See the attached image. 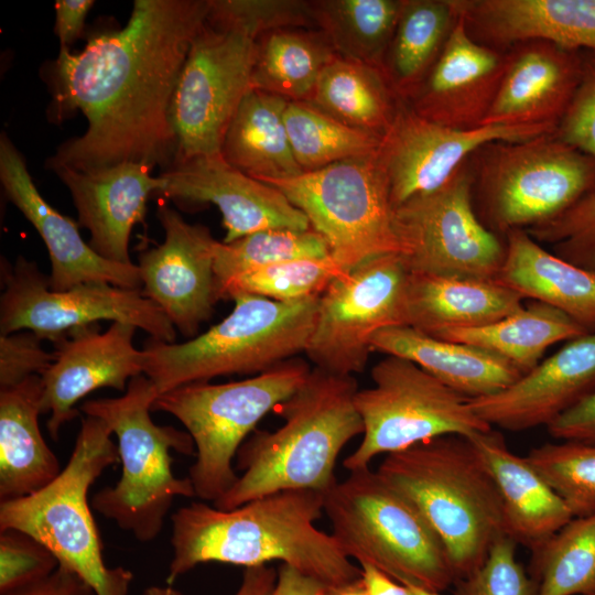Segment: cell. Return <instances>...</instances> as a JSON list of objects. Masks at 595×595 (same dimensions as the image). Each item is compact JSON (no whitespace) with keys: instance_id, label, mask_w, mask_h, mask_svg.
Listing matches in <instances>:
<instances>
[{"instance_id":"cell-1","label":"cell","mask_w":595,"mask_h":595,"mask_svg":"<svg viewBox=\"0 0 595 595\" xmlns=\"http://www.w3.org/2000/svg\"><path fill=\"white\" fill-rule=\"evenodd\" d=\"M209 0H136L118 30L91 34L77 53L60 48L51 66L52 113L87 119L46 165L91 172L125 162L169 169L177 142L171 105Z\"/></svg>"},{"instance_id":"cell-2","label":"cell","mask_w":595,"mask_h":595,"mask_svg":"<svg viewBox=\"0 0 595 595\" xmlns=\"http://www.w3.org/2000/svg\"><path fill=\"white\" fill-rule=\"evenodd\" d=\"M322 513L324 493L312 489L275 491L229 510L191 502L171 516L166 582L209 562L251 567L279 561L324 585L360 577L333 534L315 526Z\"/></svg>"},{"instance_id":"cell-3","label":"cell","mask_w":595,"mask_h":595,"mask_svg":"<svg viewBox=\"0 0 595 595\" xmlns=\"http://www.w3.org/2000/svg\"><path fill=\"white\" fill-rule=\"evenodd\" d=\"M354 376L313 367L304 382L274 409L283 424L255 430L237 452L235 484L214 507L229 510L286 489L326 493L336 483V459L343 447L364 433L355 405Z\"/></svg>"},{"instance_id":"cell-4","label":"cell","mask_w":595,"mask_h":595,"mask_svg":"<svg viewBox=\"0 0 595 595\" xmlns=\"http://www.w3.org/2000/svg\"><path fill=\"white\" fill-rule=\"evenodd\" d=\"M442 541L456 580L475 572L506 534L500 497L468 437L443 435L391 453L376 470Z\"/></svg>"},{"instance_id":"cell-5","label":"cell","mask_w":595,"mask_h":595,"mask_svg":"<svg viewBox=\"0 0 595 595\" xmlns=\"http://www.w3.org/2000/svg\"><path fill=\"white\" fill-rule=\"evenodd\" d=\"M158 396L153 382L140 375L129 381L122 396L80 405L116 435L121 464L119 480L97 491L91 507L140 542L156 539L176 497L195 496L191 479L173 474L171 456V451L195 455V444L186 431L153 422L150 412Z\"/></svg>"},{"instance_id":"cell-6","label":"cell","mask_w":595,"mask_h":595,"mask_svg":"<svg viewBox=\"0 0 595 595\" xmlns=\"http://www.w3.org/2000/svg\"><path fill=\"white\" fill-rule=\"evenodd\" d=\"M111 435L105 421L86 415L58 476L32 495L0 502V531L14 529L35 538L58 566L79 576L96 595H127L133 578L131 571L106 564L88 501L97 478L120 463Z\"/></svg>"},{"instance_id":"cell-7","label":"cell","mask_w":595,"mask_h":595,"mask_svg":"<svg viewBox=\"0 0 595 595\" xmlns=\"http://www.w3.org/2000/svg\"><path fill=\"white\" fill-rule=\"evenodd\" d=\"M232 311L187 342L151 338L144 374L159 394L228 375H258L305 353L318 310V296L280 302L238 294Z\"/></svg>"},{"instance_id":"cell-8","label":"cell","mask_w":595,"mask_h":595,"mask_svg":"<svg viewBox=\"0 0 595 595\" xmlns=\"http://www.w3.org/2000/svg\"><path fill=\"white\" fill-rule=\"evenodd\" d=\"M332 534L349 559L399 583L442 593L456 581L447 552L419 510L369 467L324 494Z\"/></svg>"},{"instance_id":"cell-9","label":"cell","mask_w":595,"mask_h":595,"mask_svg":"<svg viewBox=\"0 0 595 595\" xmlns=\"http://www.w3.org/2000/svg\"><path fill=\"white\" fill-rule=\"evenodd\" d=\"M311 369L295 356L242 380L190 383L155 398L152 410L176 418L193 439L196 458L187 477L196 497L214 502L230 489L238 478L232 461L239 447Z\"/></svg>"},{"instance_id":"cell-10","label":"cell","mask_w":595,"mask_h":595,"mask_svg":"<svg viewBox=\"0 0 595 595\" xmlns=\"http://www.w3.org/2000/svg\"><path fill=\"white\" fill-rule=\"evenodd\" d=\"M470 162L479 218L505 234L547 223L595 191V160L554 133L490 142Z\"/></svg>"},{"instance_id":"cell-11","label":"cell","mask_w":595,"mask_h":595,"mask_svg":"<svg viewBox=\"0 0 595 595\" xmlns=\"http://www.w3.org/2000/svg\"><path fill=\"white\" fill-rule=\"evenodd\" d=\"M261 182L283 193L307 217L344 271L379 256L401 255L389 186L376 154Z\"/></svg>"},{"instance_id":"cell-12","label":"cell","mask_w":595,"mask_h":595,"mask_svg":"<svg viewBox=\"0 0 595 595\" xmlns=\"http://www.w3.org/2000/svg\"><path fill=\"white\" fill-rule=\"evenodd\" d=\"M371 379V388L355 394L364 433L357 448L343 461L348 472L368 468L378 455L430 439L472 437L493 429L474 412L467 397L411 360L386 356L372 367Z\"/></svg>"},{"instance_id":"cell-13","label":"cell","mask_w":595,"mask_h":595,"mask_svg":"<svg viewBox=\"0 0 595 595\" xmlns=\"http://www.w3.org/2000/svg\"><path fill=\"white\" fill-rule=\"evenodd\" d=\"M0 335L31 331L58 342L72 331L100 320L131 324L151 338L175 343V327L142 290L89 282L65 291L50 288L36 263L19 256L1 260Z\"/></svg>"},{"instance_id":"cell-14","label":"cell","mask_w":595,"mask_h":595,"mask_svg":"<svg viewBox=\"0 0 595 595\" xmlns=\"http://www.w3.org/2000/svg\"><path fill=\"white\" fill-rule=\"evenodd\" d=\"M470 158L441 187L394 208L409 272L496 280L506 245L476 213Z\"/></svg>"},{"instance_id":"cell-15","label":"cell","mask_w":595,"mask_h":595,"mask_svg":"<svg viewBox=\"0 0 595 595\" xmlns=\"http://www.w3.org/2000/svg\"><path fill=\"white\" fill-rule=\"evenodd\" d=\"M257 40L206 18L182 67L171 105L175 161L220 154L228 126L247 93Z\"/></svg>"},{"instance_id":"cell-16","label":"cell","mask_w":595,"mask_h":595,"mask_svg":"<svg viewBox=\"0 0 595 595\" xmlns=\"http://www.w3.org/2000/svg\"><path fill=\"white\" fill-rule=\"evenodd\" d=\"M409 270L400 253L372 258L335 278L320 295L305 354L314 367L344 376L364 371L371 337L404 323Z\"/></svg>"},{"instance_id":"cell-17","label":"cell","mask_w":595,"mask_h":595,"mask_svg":"<svg viewBox=\"0 0 595 595\" xmlns=\"http://www.w3.org/2000/svg\"><path fill=\"white\" fill-rule=\"evenodd\" d=\"M547 126L487 125L455 129L428 120L400 100L380 139L376 159L386 176L393 209L445 184L477 150L490 142L524 141L554 133Z\"/></svg>"},{"instance_id":"cell-18","label":"cell","mask_w":595,"mask_h":595,"mask_svg":"<svg viewBox=\"0 0 595 595\" xmlns=\"http://www.w3.org/2000/svg\"><path fill=\"white\" fill-rule=\"evenodd\" d=\"M158 218L165 236L162 244L139 256L141 290L191 339L219 301L214 273L216 240L207 227L187 223L167 205L159 207Z\"/></svg>"},{"instance_id":"cell-19","label":"cell","mask_w":595,"mask_h":595,"mask_svg":"<svg viewBox=\"0 0 595 595\" xmlns=\"http://www.w3.org/2000/svg\"><path fill=\"white\" fill-rule=\"evenodd\" d=\"M137 327L112 322L105 332L93 324L72 331L54 343L55 358L41 376L42 413L46 428L58 441L62 426L76 418L75 404L99 388L126 391L129 381L144 374V354L133 346Z\"/></svg>"},{"instance_id":"cell-20","label":"cell","mask_w":595,"mask_h":595,"mask_svg":"<svg viewBox=\"0 0 595 595\" xmlns=\"http://www.w3.org/2000/svg\"><path fill=\"white\" fill-rule=\"evenodd\" d=\"M159 194L174 201L214 204L229 244L249 234L289 228L307 230V217L279 190L229 165L221 154L174 162L159 175Z\"/></svg>"},{"instance_id":"cell-21","label":"cell","mask_w":595,"mask_h":595,"mask_svg":"<svg viewBox=\"0 0 595 595\" xmlns=\"http://www.w3.org/2000/svg\"><path fill=\"white\" fill-rule=\"evenodd\" d=\"M0 181L8 198L44 241L50 261L48 284L65 291L89 282L142 289L138 264H122L99 256L82 238L78 224L53 208L36 188L25 160L7 133L0 137Z\"/></svg>"},{"instance_id":"cell-22","label":"cell","mask_w":595,"mask_h":595,"mask_svg":"<svg viewBox=\"0 0 595 595\" xmlns=\"http://www.w3.org/2000/svg\"><path fill=\"white\" fill-rule=\"evenodd\" d=\"M595 390V331H589L541 360L507 388L469 399L488 425L520 432L548 426Z\"/></svg>"},{"instance_id":"cell-23","label":"cell","mask_w":595,"mask_h":595,"mask_svg":"<svg viewBox=\"0 0 595 595\" xmlns=\"http://www.w3.org/2000/svg\"><path fill=\"white\" fill-rule=\"evenodd\" d=\"M507 61V50L493 48L473 39L458 12L436 63L405 102L421 117L442 126L482 127Z\"/></svg>"},{"instance_id":"cell-24","label":"cell","mask_w":595,"mask_h":595,"mask_svg":"<svg viewBox=\"0 0 595 595\" xmlns=\"http://www.w3.org/2000/svg\"><path fill=\"white\" fill-rule=\"evenodd\" d=\"M507 53L505 74L483 126L556 130L580 80L581 51L529 40L510 46Z\"/></svg>"},{"instance_id":"cell-25","label":"cell","mask_w":595,"mask_h":595,"mask_svg":"<svg viewBox=\"0 0 595 595\" xmlns=\"http://www.w3.org/2000/svg\"><path fill=\"white\" fill-rule=\"evenodd\" d=\"M149 166L125 162L91 172L57 166L53 172L69 190L78 214V225L88 229L89 246L102 258L131 264L129 239L143 223L147 202L163 182Z\"/></svg>"},{"instance_id":"cell-26","label":"cell","mask_w":595,"mask_h":595,"mask_svg":"<svg viewBox=\"0 0 595 595\" xmlns=\"http://www.w3.org/2000/svg\"><path fill=\"white\" fill-rule=\"evenodd\" d=\"M468 33L505 51L544 40L572 51L595 52V0H455Z\"/></svg>"},{"instance_id":"cell-27","label":"cell","mask_w":595,"mask_h":595,"mask_svg":"<svg viewBox=\"0 0 595 595\" xmlns=\"http://www.w3.org/2000/svg\"><path fill=\"white\" fill-rule=\"evenodd\" d=\"M497 487L506 536L531 551L547 541L574 516L538 470L511 452L493 429L468 437Z\"/></svg>"},{"instance_id":"cell-28","label":"cell","mask_w":595,"mask_h":595,"mask_svg":"<svg viewBox=\"0 0 595 595\" xmlns=\"http://www.w3.org/2000/svg\"><path fill=\"white\" fill-rule=\"evenodd\" d=\"M523 300L494 279L409 272L404 323L436 337L454 328L491 324L520 310Z\"/></svg>"},{"instance_id":"cell-29","label":"cell","mask_w":595,"mask_h":595,"mask_svg":"<svg viewBox=\"0 0 595 595\" xmlns=\"http://www.w3.org/2000/svg\"><path fill=\"white\" fill-rule=\"evenodd\" d=\"M370 344L372 351L413 361L468 399L494 394L523 375L488 349L435 338L405 325L380 329Z\"/></svg>"},{"instance_id":"cell-30","label":"cell","mask_w":595,"mask_h":595,"mask_svg":"<svg viewBox=\"0 0 595 595\" xmlns=\"http://www.w3.org/2000/svg\"><path fill=\"white\" fill-rule=\"evenodd\" d=\"M42 397L39 375L0 388V501L36 493L63 469L40 430Z\"/></svg>"},{"instance_id":"cell-31","label":"cell","mask_w":595,"mask_h":595,"mask_svg":"<svg viewBox=\"0 0 595 595\" xmlns=\"http://www.w3.org/2000/svg\"><path fill=\"white\" fill-rule=\"evenodd\" d=\"M505 245L499 283L595 331V271L550 252L524 229L507 232Z\"/></svg>"},{"instance_id":"cell-32","label":"cell","mask_w":595,"mask_h":595,"mask_svg":"<svg viewBox=\"0 0 595 595\" xmlns=\"http://www.w3.org/2000/svg\"><path fill=\"white\" fill-rule=\"evenodd\" d=\"M289 100L250 89L223 140L220 154L232 167L259 181L303 173L289 140L284 112Z\"/></svg>"},{"instance_id":"cell-33","label":"cell","mask_w":595,"mask_h":595,"mask_svg":"<svg viewBox=\"0 0 595 595\" xmlns=\"http://www.w3.org/2000/svg\"><path fill=\"white\" fill-rule=\"evenodd\" d=\"M458 18L455 0H403L382 72L407 101L436 63Z\"/></svg>"},{"instance_id":"cell-34","label":"cell","mask_w":595,"mask_h":595,"mask_svg":"<svg viewBox=\"0 0 595 595\" xmlns=\"http://www.w3.org/2000/svg\"><path fill=\"white\" fill-rule=\"evenodd\" d=\"M587 332L565 313L534 301L491 324L445 331L435 338L488 349L510 361L524 375L541 361L550 346Z\"/></svg>"},{"instance_id":"cell-35","label":"cell","mask_w":595,"mask_h":595,"mask_svg":"<svg viewBox=\"0 0 595 595\" xmlns=\"http://www.w3.org/2000/svg\"><path fill=\"white\" fill-rule=\"evenodd\" d=\"M400 100L382 69L336 55L322 72L307 102L381 139Z\"/></svg>"},{"instance_id":"cell-36","label":"cell","mask_w":595,"mask_h":595,"mask_svg":"<svg viewBox=\"0 0 595 595\" xmlns=\"http://www.w3.org/2000/svg\"><path fill=\"white\" fill-rule=\"evenodd\" d=\"M336 56L317 29H283L257 40L251 89L289 101H310L326 65Z\"/></svg>"},{"instance_id":"cell-37","label":"cell","mask_w":595,"mask_h":595,"mask_svg":"<svg viewBox=\"0 0 595 595\" xmlns=\"http://www.w3.org/2000/svg\"><path fill=\"white\" fill-rule=\"evenodd\" d=\"M403 0H312L316 29L336 55L382 69Z\"/></svg>"},{"instance_id":"cell-38","label":"cell","mask_w":595,"mask_h":595,"mask_svg":"<svg viewBox=\"0 0 595 595\" xmlns=\"http://www.w3.org/2000/svg\"><path fill=\"white\" fill-rule=\"evenodd\" d=\"M285 127L294 158L303 172L375 155L380 138L349 127L306 101H289Z\"/></svg>"},{"instance_id":"cell-39","label":"cell","mask_w":595,"mask_h":595,"mask_svg":"<svg viewBox=\"0 0 595 595\" xmlns=\"http://www.w3.org/2000/svg\"><path fill=\"white\" fill-rule=\"evenodd\" d=\"M537 595H585L595 586V512L573 517L532 553Z\"/></svg>"},{"instance_id":"cell-40","label":"cell","mask_w":595,"mask_h":595,"mask_svg":"<svg viewBox=\"0 0 595 595\" xmlns=\"http://www.w3.org/2000/svg\"><path fill=\"white\" fill-rule=\"evenodd\" d=\"M331 257L322 235L307 230L270 228L249 234L232 242H215L214 273L218 290L230 279L257 269L296 259Z\"/></svg>"},{"instance_id":"cell-41","label":"cell","mask_w":595,"mask_h":595,"mask_svg":"<svg viewBox=\"0 0 595 595\" xmlns=\"http://www.w3.org/2000/svg\"><path fill=\"white\" fill-rule=\"evenodd\" d=\"M332 257L296 259L244 272L218 290V300L251 294L290 302L321 295L332 281L345 273Z\"/></svg>"},{"instance_id":"cell-42","label":"cell","mask_w":595,"mask_h":595,"mask_svg":"<svg viewBox=\"0 0 595 595\" xmlns=\"http://www.w3.org/2000/svg\"><path fill=\"white\" fill-rule=\"evenodd\" d=\"M526 458L574 517L595 512V443H545L533 447Z\"/></svg>"},{"instance_id":"cell-43","label":"cell","mask_w":595,"mask_h":595,"mask_svg":"<svg viewBox=\"0 0 595 595\" xmlns=\"http://www.w3.org/2000/svg\"><path fill=\"white\" fill-rule=\"evenodd\" d=\"M207 19L258 40L283 29H316L312 0H209Z\"/></svg>"},{"instance_id":"cell-44","label":"cell","mask_w":595,"mask_h":595,"mask_svg":"<svg viewBox=\"0 0 595 595\" xmlns=\"http://www.w3.org/2000/svg\"><path fill=\"white\" fill-rule=\"evenodd\" d=\"M527 232L538 242L549 245L560 258L595 271V191Z\"/></svg>"},{"instance_id":"cell-45","label":"cell","mask_w":595,"mask_h":595,"mask_svg":"<svg viewBox=\"0 0 595 595\" xmlns=\"http://www.w3.org/2000/svg\"><path fill=\"white\" fill-rule=\"evenodd\" d=\"M516 547L510 537H499L484 563L455 581L454 595H537L538 584L516 560Z\"/></svg>"},{"instance_id":"cell-46","label":"cell","mask_w":595,"mask_h":595,"mask_svg":"<svg viewBox=\"0 0 595 595\" xmlns=\"http://www.w3.org/2000/svg\"><path fill=\"white\" fill-rule=\"evenodd\" d=\"M58 567L55 555L28 533L0 531V595L50 576Z\"/></svg>"},{"instance_id":"cell-47","label":"cell","mask_w":595,"mask_h":595,"mask_svg":"<svg viewBox=\"0 0 595 595\" xmlns=\"http://www.w3.org/2000/svg\"><path fill=\"white\" fill-rule=\"evenodd\" d=\"M581 54L580 80L554 136L595 160V52Z\"/></svg>"},{"instance_id":"cell-48","label":"cell","mask_w":595,"mask_h":595,"mask_svg":"<svg viewBox=\"0 0 595 595\" xmlns=\"http://www.w3.org/2000/svg\"><path fill=\"white\" fill-rule=\"evenodd\" d=\"M42 340L31 331L0 335V388L14 386L34 375L42 376L47 370L55 354L45 350Z\"/></svg>"},{"instance_id":"cell-49","label":"cell","mask_w":595,"mask_h":595,"mask_svg":"<svg viewBox=\"0 0 595 595\" xmlns=\"http://www.w3.org/2000/svg\"><path fill=\"white\" fill-rule=\"evenodd\" d=\"M547 429L552 437L561 441L595 443V390L558 416Z\"/></svg>"},{"instance_id":"cell-50","label":"cell","mask_w":595,"mask_h":595,"mask_svg":"<svg viewBox=\"0 0 595 595\" xmlns=\"http://www.w3.org/2000/svg\"><path fill=\"white\" fill-rule=\"evenodd\" d=\"M93 0H57L55 2V33L61 47L69 48L84 32L86 17Z\"/></svg>"},{"instance_id":"cell-51","label":"cell","mask_w":595,"mask_h":595,"mask_svg":"<svg viewBox=\"0 0 595 595\" xmlns=\"http://www.w3.org/2000/svg\"><path fill=\"white\" fill-rule=\"evenodd\" d=\"M3 595H96V593L75 573L58 566L50 576Z\"/></svg>"},{"instance_id":"cell-52","label":"cell","mask_w":595,"mask_h":595,"mask_svg":"<svg viewBox=\"0 0 595 595\" xmlns=\"http://www.w3.org/2000/svg\"><path fill=\"white\" fill-rule=\"evenodd\" d=\"M278 571L269 565L246 567L241 583L234 595H271ZM141 595H184L171 586H150Z\"/></svg>"},{"instance_id":"cell-53","label":"cell","mask_w":595,"mask_h":595,"mask_svg":"<svg viewBox=\"0 0 595 595\" xmlns=\"http://www.w3.org/2000/svg\"><path fill=\"white\" fill-rule=\"evenodd\" d=\"M325 585L296 569L281 564L271 595H317Z\"/></svg>"},{"instance_id":"cell-54","label":"cell","mask_w":595,"mask_h":595,"mask_svg":"<svg viewBox=\"0 0 595 595\" xmlns=\"http://www.w3.org/2000/svg\"><path fill=\"white\" fill-rule=\"evenodd\" d=\"M360 569L368 595H416L412 587L397 582L370 564L363 563Z\"/></svg>"},{"instance_id":"cell-55","label":"cell","mask_w":595,"mask_h":595,"mask_svg":"<svg viewBox=\"0 0 595 595\" xmlns=\"http://www.w3.org/2000/svg\"><path fill=\"white\" fill-rule=\"evenodd\" d=\"M317 595H368L363 577L337 584L325 585Z\"/></svg>"},{"instance_id":"cell-56","label":"cell","mask_w":595,"mask_h":595,"mask_svg":"<svg viewBox=\"0 0 595 595\" xmlns=\"http://www.w3.org/2000/svg\"><path fill=\"white\" fill-rule=\"evenodd\" d=\"M409 586L412 587V589L415 592L416 595H442V593L429 592V591H425L415 586H411V585Z\"/></svg>"},{"instance_id":"cell-57","label":"cell","mask_w":595,"mask_h":595,"mask_svg":"<svg viewBox=\"0 0 595 595\" xmlns=\"http://www.w3.org/2000/svg\"><path fill=\"white\" fill-rule=\"evenodd\" d=\"M585 595H595V586L588 591Z\"/></svg>"}]
</instances>
